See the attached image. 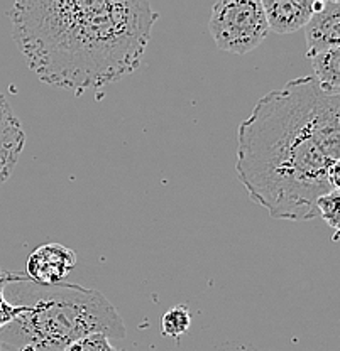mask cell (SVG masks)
<instances>
[{
    "instance_id": "6",
    "label": "cell",
    "mask_w": 340,
    "mask_h": 351,
    "mask_svg": "<svg viewBox=\"0 0 340 351\" xmlns=\"http://www.w3.org/2000/svg\"><path fill=\"white\" fill-rule=\"evenodd\" d=\"M306 56L312 60L317 54L339 47L340 44V2H313V14L305 25Z\"/></svg>"
},
{
    "instance_id": "5",
    "label": "cell",
    "mask_w": 340,
    "mask_h": 351,
    "mask_svg": "<svg viewBox=\"0 0 340 351\" xmlns=\"http://www.w3.org/2000/svg\"><path fill=\"white\" fill-rule=\"evenodd\" d=\"M76 267V254L61 243H45L29 254L27 279L39 285L61 284Z\"/></svg>"
},
{
    "instance_id": "3",
    "label": "cell",
    "mask_w": 340,
    "mask_h": 351,
    "mask_svg": "<svg viewBox=\"0 0 340 351\" xmlns=\"http://www.w3.org/2000/svg\"><path fill=\"white\" fill-rule=\"evenodd\" d=\"M24 311L0 331V341L23 351H63L90 335L122 341L126 326L102 292L78 284L39 285L23 274L9 272Z\"/></svg>"
},
{
    "instance_id": "4",
    "label": "cell",
    "mask_w": 340,
    "mask_h": 351,
    "mask_svg": "<svg viewBox=\"0 0 340 351\" xmlns=\"http://www.w3.org/2000/svg\"><path fill=\"white\" fill-rule=\"evenodd\" d=\"M208 31L218 49L247 54L268 36V22L259 0H220L212 9Z\"/></svg>"
},
{
    "instance_id": "1",
    "label": "cell",
    "mask_w": 340,
    "mask_h": 351,
    "mask_svg": "<svg viewBox=\"0 0 340 351\" xmlns=\"http://www.w3.org/2000/svg\"><path fill=\"white\" fill-rule=\"evenodd\" d=\"M340 95L313 76L259 98L237 130L239 181L269 217L306 221L317 199L339 189Z\"/></svg>"
},
{
    "instance_id": "10",
    "label": "cell",
    "mask_w": 340,
    "mask_h": 351,
    "mask_svg": "<svg viewBox=\"0 0 340 351\" xmlns=\"http://www.w3.org/2000/svg\"><path fill=\"white\" fill-rule=\"evenodd\" d=\"M192 324V313L186 306H174L163 314L161 317V331L168 338H180L190 329Z\"/></svg>"
},
{
    "instance_id": "7",
    "label": "cell",
    "mask_w": 340,
    "mask_h": 351,
    "mask_svg": "<svg viewBox=\"0 0 340 351\" xmlns=\"http://www.w3.org/2000/svg\"><path fill=\"white\" fill-rule=\"evenodd\" d=\"M25 144L24 129L9 101L0 93V184L16 169Z\"/></svg>"
},
{
    "instance_id": "13",
    "label": "cell",
    "mask_w": 340,
    "mask_h": 351,
    "mask_svg": "<svg viewBox=\"0 0 340 351\" xmlns=\"http://www.w3.org/2000/svg\"><path fill=\"white\" fill-rule=\"evenodd\" d=\"M7 282H9V272L0 270V331H2V328H5L7 324L12 323V321L24 311L23 306H16L5 299L3 289H5Z\"/></svg>"
},
{
    "instance_id": "8",
    "label": "cell",
    "mask_w": 340,
    "mask_h": 351,
    "mask_svg": "<svg viewBox=\"0 0 340 351\" xmlns=\"http://www.w3.org/2000/svg\"><path fill=\"white\" fill-rule=\"evenodd\" d=\"M269 31L291 34L305 29L313 14L312 0H261Z\"/></svg>"
},
{
    "instance_id": "2",
    "label": "cell",
    "mask_w": 340,
    "mask_h": 351,
    "mask_svg": "<svg viewBox=\"0 0 340 351\" xmlns=\"http://www.w3.org/2000/svg\"><path fill=\"white\" fill-rule=\"evenodd\" d=\"M9 17L36 76L82 93L136 71L159 14L139 0H19Z\"/></svg>"
},
{
    "instance_id": "14",
    "label": "cell",
    "mask_w": 340,
    "mask_h": 351,
    "mask_svg": "<svg viewBox=\"0 0 340 351\" xmlns=\"http://www.w3.org/2000/svg\"><path fill=\"white\" fill-rule=\"evenodd\" d=\"M0 351H23V350H19V348H16V346L7 345V343L0 341Z\"/></svg>"
},
{
    "instance_id": "12",
    "label": "cell",
    "mask_w": 340,
    "mask_h": 351,
    "mask_svg": "<svg viewBox=\"0 0 340 351\" xmlns=\"http://www.w3.org/2000/svg\"><path fill=\"white\" fill-rule=\"evenodd\" d=\"M63 351H122L111 343V338L105 335H90L85 338L78 339V341L71 343Z\"/></svg>"
},
{
    "instance_id": "11",
    "label": "cell",
    "mask_w": 340,
    "mask_h": 351,
    "mask_svg": "<svg viewBox=\"0 0 340 351\" xmlns=\"http://www.w3.org/2000/svg\"><path fill=\"white\" fill-rule=\"evenodd\" d=\"M340 191L334 189V191L327 193V195L320 196L317 199V211L318 217H321L327 221V225H330L335 230V233L339 232V203H340Z\"/></svg>"
},
{
    "instance_id": "9",
    "label": "cell",
    "mask_w": 340,
    "mask_h": 351,
    "mask_svg": "<svg viewBox=\"0 0 340 351\" xmlns=\"http://www.w3.org/2000/svg\"><path fill=\"white\" fill-rule=\"evenodd\" d=\"M312 66L318 86L328 95H340V47L313 56Z\"/></svg>"
}]
</instances>
